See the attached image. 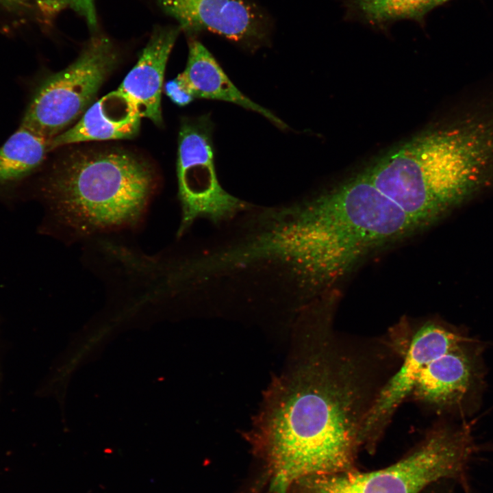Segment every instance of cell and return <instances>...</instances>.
Returning a JSON list of instances; mask_svg holds the SVG:
<instances>
[{"label": "cell", "mask_w": 493, "mask_h": 493, "mask_svg": "<svg viewBox=\"0 0 493 493\" xmlns=\"http://www.w3.org/2000/svg\"><path fill=\"white\" fill-rule=\"evenodd\" d=\"M140 118L134 103L117 89L92 103L72 127L50 139L49 151L81 142L131 138Z\"/></svg>", "instance_id": "7c38bea8"}, {"label": "cell", "mask_w": 493, "mask_h": 493, "mask_svg": "<svg viewBox=\"0 0 493 493\" xmlns=\"http://www.w3.org/2000/svg\"><path fill=\"white\" fill-rule=\"evenodd\" d=\"M40 13L50 22L62 10L70 8L82 16L91 28L97 23L94 0H35Z\"/></svg>", "instance_id": "2e32d148"}, {"label": "cell", "mask_w": 493, "mask_h": 493, "mask_svg": "<svg viewBox=\"0 0 493 493\" xmlns=\"http://www.w3.org/2000/svg\"><path fill=\"white\" fill-rule=\"evenodd\" d=\"M49 140L21 125L0 147V183L29 174L44 161Z\"/></svg>", "instance_id": "9a60e30c"}, {"label": "cell", "mask_w": 493, "mask_h": 493, "mask_svg": "<svg viewBox=\"0 0 493 493\" xmlns=\"http://www.w3.org/2000/svg\"><path fill=\"white\" fill-rule=\"evenodd\" d=\"M400 353L399 367L380 388L368 413L362 432V444L372 449L401 403L411 396L422 369L431 361L467 341L455 330L428 322L404 340L395 336Z\"/></svg>", "instance_id": "ba28073f"}, {"label": "cell", "mask_w": 493, "mask_h": 493, "mask_svg": "<svg viewBox=\"0 0 493 493\" xmlns=\"http://www.w3.org/2000/svg\"><path fill=\"white\" fill-rule=\"evenodd\" d=\"M156 186L152 167L124 151H79L60 162L47 192L62 220L81 233L137 224Z\"/></svg>", "instance_id": "3957f363"}, {"label": "cell", "mask_w": 493, "mask_h": 493, "mask_svg": "<svg viewBox=\"0 0 493 493\" xmlns=\"http://www.w3.org/2000/svg\"><path fill=\"white\" fill-rule=\"evenodd\" d=\"M298 351L257 422L270 493H287L306 476L352 470L366 416L394 359L383 341L348 338L330 320L307 325Z\"/></svg>", "instance_id": "6da1fadb"}, {"label": "cell", "mask_w": 493, "mask_h": 493, "mask_svg": "<svg viewBox=\"0 0 493 493\" xmlns=\"http://www.w3.org/2000/svg\"><path fill=\"white\" fill-rule=\"evenodd\" d=\"M118 60L109 38H92L77 60L39 86L21 125L48 140L65 131L92 104Z\"/></svg>", "instance_id": "8992f818"}, {"label": "cell", "mask_w": 493, "mask_h": 493, "mask_svg": "<svg viewBox=\"0 0 493 493\" xmlns=\"http://www.w3.org/2000/svg\"><path fill=\"white\" fill-rule=\"evenodd\" d=\"M27 0H0V3L12 8H23L27 4Z\"/></svg>", "instance_id": "ac0fdd59"}, {"label": "cell", "mask_w": 493, "mask_h": 493, "mask_svg": "<svg viewBox=\"0 0 493 493\" xmlns=\"http://www.w3.org/2000/svg\"><path fill=\"white\" fill-rule=\"evenodd\" d=\"M475 451L470 431L438 427L396 463L381 470L312 475L294 481L296 493H419L444 479L467 485L466 472Z\"/></svg>", "instance_id": "5b68a950"}, {"label": "cell", "mask_w": 493, "mask_h": 493, "mask_svg": "<svg viewBox=\"0 0 493 493\" xmlns=\"http://www.w3.org/2000/svg\"><path fill=\"white\" fill-rule=\"evenodd\" d=\"M364 173L418 228L464 200L478 173L466 159L457 130L421 134Z\"/></svg>", "instance_id": "277c9868"}, {"label": "cell", "mask_w": 493, "mask_h": 493, "mask_svg": "<svg viewBox=\"0 0 493 493\" xmlns=\"http://www.w3.org/2000/svg\"><path fill=\"white\" fill-rule=\"evenodd\" d=\"M479 379L477 353L467 340L427 364L411 396L427 405L447 409L464 401Z\"/></svg>", "instance_id": "30bf717a"}, {"label": "cell", "mask_w": 493, "mask_h": 493, "mask_svg": "<svg viewBox=\"0 0 493 493\" xmlns=\"http://www.w3.org/2000/svg\"><path fill=\"white\" fill-rule=\"evenodd\" d=\"M164 90L171 101L179 106L186 105L194 99L177 76L167 81Z\"/></svg>", "instance_id": "e0dca14e"}, {"label": "cell", "mask_w": 493, "mask_h": 493, "mask_svg": "<svg viewBox=\"0 0 493 493\" xmlns=\"http://www.w3.org/2000/svg\"><path fill=\"white\" fill-rule=\"evenodd\" d=\"M279 212L270 240L285 278L323 287L378 247L418 227L362 172L340 186Z\"/></svg>", "instance_id": "7a4b0ae2"}, {"label": "cell", "mask_w": 493, "mask_h": 493, "mask_svg": "<svg viewBox=\"0 0 493 493\" xmlns=\"http://www.w3.org/2000/svg\"><path fill=\"white\" fill-rule=\"evenodd\" d=\"M186 66L177 77L193 97L229 102L263 116L280 129L288 125L268 109L244 95L232 83L211 53L190 39Z\"/></svg>", "instance_id": "4fadbf2b"}, {"label": "cell", "mask_w": 493, "mask_h": 493, "mask_svg": "<svg viewBox=\"0 0 493 493\" xmlns=\"http://www.w3.org/2000/svg\"><path fill=\"white\" fill-rule=\"evenodd\" d=\"M179 28L154 30L136 65L118 88L136 105L140 116L162 122L161 96L166 63Z\"/></svg>", "instance_id": "8fae6325"}, {"label": "cell", "mask_w": 493, "mask_h": 493, "mask_svg": "<svg viewBox=\"0 0 493 493\" xmlns=\"http://www.w3.org/2000/svg\"><path fill=\"white\" fill-rule=\"evenodd\" d=\"M155 1L188 33L206 30L252 48L267 38L265 17L246 0Z\"/></svg>", "instance_id": "9c48e42d"}, {"label": "cell", "mask_w": 493, "mask_h": 493, "mask_svg": "<svg viewBox=\"0 0 493 493\" xmlns=\"http://www.w3.org/2000/svg\"><path fill=\"white\" fill-rule=\"evenodd\" d=\"M452 0H346V16L381 27L396 21L411 20L422 24L434 9Z\"/></svg>", "instance_id": "5bb4252c"}, {"label": "cell", "mask_w": 493, "mask_h": 493, "mask_svg": "<svg viewBox=\"0 0 493 493\" xmlns=\"http://www.w3.org/2000/svg\"><path fill=\"white\" fill-rule=\"evenodd\" d=\"M213 123L209 114L183 120L178 142L177 174L181 220L178 236L199 218L217 225L232 219L249 204L220 184L214 164Z\"/></svg>", "instance_id": "52a82bcc"}]
</instances>
